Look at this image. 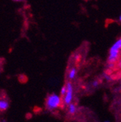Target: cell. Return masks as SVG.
Returning <instances> with one entry per match:
<instances>
[{
	"label": "cell",
	"instance_id": "277c9868",
	"mask_svg": "<svg viewBox=\"0 0 121 122\" xmlns=\"http://www.w3.org/2000/svg\"><path fill=\"white\" fill-rule=\"evenodd\" d=\"M77 75V69L75 66L71 67V68L68 70V72L67 74V78L68 81H73L75 79Z\"/></svg>",
	"mask_w": 121,
	"mask_h": 122
},
{
	"label": "cell",
	"instance_id": "9c48e42d",
	"mask_svg": "<svg viewBox=\"0 0 121 122\" xmlns=\"http://www.w3.org/2000/svg\"><path fill=\"white\" fill-rule=\"evenodd\" d=\"M66 92H67V87H66V85H64L61 88V89H60V95L65 96V95L66 94Z\"/></svg>",
	"mask_w": 121,
	"mask_h": 122
},
{
	"label": "cell",
	"instance_id": "30bf717a",
	"mask_svg": "<svg viewBox=\"0 0 121 122\" xmlns=\"http://www.w3.org/2000/svg\"><path fill=\"white\" fill-rule=\"evenodd\" d=\"M115 66V63H107L106 64V68L108 69H113Z\"/></svg>",
	"mask_w": 121,
	"mask_h": 122
},
{
	"label": "cell",
	"instance_id": "8fae6325",
	"mask_svg": "<svg viewBox=\"0 0 121 122\" xmlns=\"http://www.w3.org/2000/svg\"><path fill=\"white\" fill-rule=\"evenodd\" d=\"M74 58L75 60H79V59L80 58V54H76V55L74 57Z\"/></svg>",
	"mask_w": 121,
	"mask_h": 122
},
{
	"label": "cell",
	"instance_id": "6da1fadb",
	"mask_svg": "<svg viewBox=\"0 0 121 122\" xmlns=\"http://www.w3.org/2000/svg\"><path fill=\"white\" fill-rule=\"evenodd\" d=\"M120 51H121V37L118 38L110 47L109 50H108L107 63H116L120 58Z\"/></svg>",
	"mask_w": 121,
	"mask_h": 122
},
{
	"label": "cell",
	"instance_id": "5bb4252c",
	"mask_svg": "<svg viewBox=\"0 0 121 122\" xmlns=\"http://www.w3.org/2000/svg\"><path fill=\"white\" fill-rule=\"evenodd\" d=\"M26 116H27V118L28 119H29V118H31V116H32V115H31V114H27L26 115Z\"/></svg>",
	"mask_w": 121,
	"mask_h": 122
},
{
	"label": "cell",
	"instance_id": "3957f363",
	"mask_svg": "<svg viewBox=\"0 0 121 122\" xmlns=\"http://www.w3.org/2000/svg\"><path fill=\"white\" fill-rule=\"evenodd\" d=\"M65 85H66V87H67V92H66V94L65 95V96H63V101L64 105L68 106L71 103H72V101H73L74 88H73L72 83L70 81H68L66 83Z\"/></svg>",
	"mask_w": 121,
	"mask_h": 122
},
{
	"label": "cell",
	"instance_id": "ac0fdd59",
	"mask_svg": "<svg viewBox=\"0 0 121 122\" xmlns=\"http://www.w3.org/2000/svg\"><path fill=\"white\" fill-rule=\"evenodd\" d=\"M0 75H1V71H0Z\"/></svg>",
	"mask_w": 121,
	"mask_h": 122
},
{
	"label": "cell",
	"instance_id": "4fadbf2b",
	"mask_svg": "<svg viewBox=\"0 0 121 122\" xmlns=\"http://www.w3.org/2000/svg\"><path fill=\"white\" fill-rule=\"evenodd\" d=\"M12 1L14 2H21L25 1V0H12Z\"/></svg>",
	"mask_w": 121,
	"mask_h": 122
},
{
	"label": "cell",
	"instance_id": "7c38bea8",
	"mask_svg": "<svg viewBox=\"0 0 121 122\" xmlns=\"http://www.w3.org/2000/svg\"><path fill=\"white\" fill-rule=\"evenodd\" d=\"M118 67L121 69V57H120L119 60H118Z\"/></svg>",
	"mask_w": 121,
	"mask_h": 122
},
{
	"label": "cell",
	"instance_id": "5b68a950",
	"mask_svg": "<svg viewBox=\"0 0 121 122\" xmlns=\"http://www.w3.org/2000/svg\"><path fill=\"white\" fill-rule=\"evenodd\" d=\"M10 107V103L7 100L0 99V111H6Z\"/></svg>",
	"mask_w": 121,
	"mask_h": 122
},
{
	"label": "cell",
	"instance_id": "e0dca14e",
	"mask_svg": "<svg viewBox=\"0 0 121 122\" xmlns=\"http://www.w3.org/2000/svg\"><path fill=\"white\" fill-rule=\"evenodd\" d=\"M104 122H110V121H108V120H106V121H105Z\"/></svg>",
	"mask_w": 121,
	"mask_h": 122
},
{
	"label": "cell",
	"instance_id": "52a82bcc",
	"mask_svg": "<svg viewBox=\"0 0 121 122\" xmlns=\"http://www.w3.org/2000/svg\"><path fill=\"white\" fill-rule=\"evenodd\" d=\"M102 77H103L104 80H106V81H111L113 80L111 76L109 74H108V73H103V75H102Z\"/></svg>",
	"mask_w": 121,
	"mask_h": 122
},
{
	"label": "cell",
	"instance_id": "7a4b0ae2",
	"mask_svg": "<svg viewBox=\"0 0 121 122\" xmlns=\"http://www.w3.org/2000/svg\"><path fill=\"white\" fill-rule=\"evenodd\" d=\"M62 104H63V101L61 96L56 93H51L46 97L45 107L48 111L53 112L59 107H61Z\"/></svg>",
	"mask_w": 121,
	"mask_h": 122
},
{
	"label": "cell",
	"instance_id": "8992f818",
	"mask_svg": "<svg viewBox=\"0 0 121 122\" xmlns=\"http://www.w3.org/2000/svg\"><path fill=\"white\" fill-rule=\"evenodd\" d=\"M68 113L70 115H74L77 112V107L74 103H71L68 106Z\"/></svg>",
	"mask_w": 121,
	"mask_h": 122
},
{
	"label": "cell",
	"instance_id": "9a60e30c",
	"mask_svg": "<svg viewBox=\"0 0 121 122\" xmlns=\"http://www.w3.org/2000/svg\"><path fill=\"white\" fill-rule=\"evenodd\" d=\"M118 21L121 23V13H120V16L118 17Z\"/></svg>",
	"mask_w": 121,
	"mask_h": 122
},
{
	"label": "cell",
	"instance_id": "2e32d148",
	"mask_svg": "<svg viewBox=\"0 0 121 122\" xmlns=\"http://www.w3.org/2000/svg\"><path fill=\"white\" fill-rule=\"evenodd\" d=\"M0 122H7L5 120H2V121H0Z\"/></svg>",
	"mask_w": 121,
	"mask_h": 122
},
{
	"label": "cell",
	"instance_id": "ba28073f",
	"mask_svg": "<svg viewBox=\"0 0 121 122\" xmlns=\"http://www.w3.org/2000/svg\"><path fill=\"white\" fill-rule=\"evenodd\" d=\"M100 84V81L99 80H94L92 82V88H97Z\"/></svg>",
	"mask_w": 121,
	"mask_h": 122
}]
</instances>
